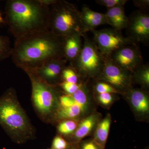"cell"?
Segmentation results:
<instances>
[{
	"label": "cell",
	"instance_id": "cell-23",
	"mask_svg": "<svg viewBox=\"0 0 149 149\" xmlns=\"http://www.w3.org/2000/svg\"><path fill=\"white\" fill-rule=\"evenodd\" d=\"M97 82L94 87L95 91L97 94L101 93H111L117 94L120 93L115 88L108 83L102 81H97Z\"/></svg>",
	"mask_w": 149,
	"mask_h": 149
},
{
	"label": "cell",
	"instance_id": "cell-20",
	"mask_svg": "<svg viewBox=\"0 0 149 149\" xmlns=\"http://www.w3.org/2000/svg\"><path fill=\"white\" fill-rule=\"evenodd\" d=\"M13 47H11L9 38L0 35V62L11 56Z\"/></svg>",
	"mask_w": 149,
	"mask_h": 149
},
{
	"label": "cell",
	"instance_id": "cell-29",
	"mask_svg": "<svg viewBox=\"0 0 149 149\" xmlns=\"http://www.w3.org/2000/svg\"><path fill=\"white\" fill-rule=\"evenodd\" d=\"M78 149H100L99 147L93 141H87L80 145Z\"/></svg>",
	"mask_w": 149,
	"mask_h": 149
},
{
	"label": "cell",
	"instance_id": "cell-21",
	"mask_svg": "<svg viewBox=\"0 0 149 149\" xmlns=\"http://www.w3.org/2000/svg\"><path fill=\"white\" fill-rule=\"evenodd\" d=\"M62 81L73 84L81 83L80 79L74 68L70 65L66 66L63 70L61 74Z\"/></svg>",
	"mask_w": 149,
	"mask_h": 149
},
{
	"label": "cell",
	"instance_id": "cell-24",
	"mask_svg": "<svg viewBox=\"0 0 149 149\" xmlns=\"http://www.w3.org/2000/svg\"><path fill=\"white\" fill-rule=\"evenodd\" d=\"M83 82L79 84H73L62 81L59 84V87L63 90L65 93L68 95H72L80 88L83 84Z\"/></svg>",
	"mask_w": 149,
	"mask_h": 149
},
{
	"label": "cell",
	"instance_id": "cell-19",
	"mask_svg": "<svg viewBox=\"0 0 149 149\" xmlns=\"http://www.w3.org/2000/svg\"><path fill=\"white\" fill-rule=\"evenodd\" d=\"M135 79L144 88H148L149 86V63L141 65L132 73V80Z\"/></svg>",
	"mask_w": 149,
	"mask_h": 149
},
{
	"label": "cell",
	"instance_id": "cell-9",
	"mask_svg": "<svg viewBox=\"0 0 149 149\" xmlns=\"http://www.w3.org/2000/svg\"><path fill=\"white\" fill-rule=\"evenodd\" d=\"M139 43L123 46L114 52L109 58L122 69L133 73L143 63Z\"/></svg>",
	"mask_w": 149,
	"mask_h": 149
},
{
	"label": "cell",
	"instance_id": "cell-11",
	"mask_svg": "<svg viewBox=\"0 0 149 149\" xmlns=\"http://www.w3.org/2000/svg\"><path fill=\"white\" fill-rule=\"evenodd\" d=\"M72 95L71 101L68 104L60 107L57 117L60 119H72L80 117L87 109L88 104V91L83 85Z\"/></svg>",
	"mask_w": 149,
	"mask_h": 149
},
{
	"label": "cell",
	"instance_id": "cell-27",
	"mask_svg": "<svg viewBox=\"0 0 149 149\" xmlns=\"http://www.w3.org/2000/svg\"><path fill=\"white\" fill-rule=\"evenodd\" d=\"M111 93H101L97 94L98 100L104 105L107 106L110 104L113 101V95Z\"/></svg>",
	"mask_w": 149,
	"mask_h": 149
},
{
	"label": "cell",
	"instance_id": "cell-7",
	"mask_svg": "<svg viewBox=\"0 0 149 149\" xmlns=\"http://www.w3.org/2000/svg\"><path fill=\"white\" fill-rule=\"evenodd\" d=\"M91 32L93 33V41L106 58H109L114 52L123 46L137 43L128 37H124L121 31L112 28L94 29Z\"/></svg>",
	"mask_w": 149,
	"mask_h": 149
},
{
	"label": "cell",
	"instance_id": "cell-30",
	"mask_svg": "<svg viewBox=\"0 0 149 149\" xmlns=\"http://www.w3.org/2000/svg\"><path fill=\"white\" fill-rule=\"evenodd\" d=\"M38 1L44 5L50 7L54 4L56 2L57 0H38Z\"/></svg>",
	"mask_w": 149,
	"mask_h": 149
},
{
	"label": "cell",
	"instance_id": "cell-26",
	"mask_svg": "<svg viewBox=\"0 0 149 149\" xmlns=\"http://www.w3.org/2000/svg\"><path fill=\"white\" fill-rule=\"evenodd\" d=\"M70 146L62 137L56 136L54 139L51 149H68Z\"/></svg>",
	"mask_w": 149,
	"mask_h": 149
},
{
	"label": "cell",
	"instance_id": "cell-28",
	"mask_svg": "<svg viewBox=\"0 0 149 149\" xmlns=\"http://www.w3.org/2000/svg\"><path fill=\"white\" fill-rule=\"evenodd\" d=\"M134 6L139 10L148 11L149 8V0H134L133 1Z\"/></svg>",
	"mask_w": 149,
	"mask_h": 149
},
{
	"label": "cell",
	"instance_id": "cell-14",
	"mask_svg": "<svg viewBox=\"0 0 149 149\" xmlns=\"http://www.w3.org/2000/svg\"><path fill=\"white\" fill-rule=\"evenodd\" d=\"M123 93L128 96L135 111L141 115L148 113L149 98L148 94L145 91L130 88Z\"/></svg>",
	"mask_w": 149,
	"mask_h": 149
},
{
	"label": "cell",
	"instance_id": "cell-8",
	"mask_svg": "<svg viewBox=\"0 0 149 149\" xmlns=\"http://www.w3.org/2000/svg\"><path fill=\"white\" fill-rule=\"evenodd\" d=\"M96 79L108 83L120 93H124L131 88L132 74L120 68L110 58H106L102 70Z\"/></svg>",
	"mask_w": 149,
	"mask_h": 149
},
{
	"label": "cell",
	"instance_id": "cell-25",
	"mask_svg": "<svg viewBox=\"0 0 149 149\" xmlns=\"http://www.w3.org/2000/svg\"><path fill=\"white\" fill-rule=\"evenodd\" d=\"M128 1V0H97L95 1L97 3L106 7L109 9L119 6H125Z\"/></svg>",
	"mask_w": 149,
	"mask_h": 149
},
{
	"label": "cell",
	"instance_id": "cell-6",
	"mask_svg": "<svg viewBox=\"0 0 149 149\" xmlns=\"http://www.w3.org/2000/svg\"><path fill=\"white\" fill-rule=\"evenodd\" d=\"M82 50L76 59L70 63L81 78H97L104 65L106 58L101 54L93 40L83 34Z\"/></svg>",
	"mask_w": 149,
	"mask_h": 149
},
{
	"label": "cell",
	"instance_id": "cell-32",
	"mask_svg": "<svg viewBox=\"0 0 149 149\" xmlns=\"http://www.w3.org/2000/svg\"><path fill=\"white\" fill-rule=\"evenodd\" d=\"M68 149H78V148H76V147L73 146H70L69 148H68Z\"/></svg>",
	"mask_w": 149,
	"mask_h": 149
},
{
	"label": "cell",
	"instance_id": "cell-12",
	"mask_svg": "<svg viewBox=\"0 0 149 149\" xmlns=\"http://www.w3.org/2000/svg\"><path fill=\"white\" fill-rule=\"evenodd\" d=\"M67 63L64 58L52 59L37 69L30 70L35 72L48 84L58 85L61 82L62 72Z\"/></svg>",
	"mask_w": 149,
	"mask_h": 149
},
{
	"label": "cell",
	"instance_id": "cell-31",
	"mask_svg": "<svg viewBox=\"0 0 149 149\" xmlns=\"http://www.w3.org/2000/svg\"><path fill=\"white\" fill-rule=\"evenodd\" d=\"M5 22V21L4 19L2 17L1 13L0 12V24H3V23H4Z\"/></svg>",
	"mask_w": 149,
	"mask_h": 149
},
{
	"label": "cell",
	"instance_id": "cell-22",
	"mask_svg": "<svg viewBox=\"0 0 149 149\" xmlns=\"http://www.w3.org/2000/svg\"><path fill=\"white\" fill-rule=\"evenodd\" d=\"M78 124L77 121L74 120H64L59 124L58 130L59 133L62 135H70L74 133L77 129Z\"/></svg>",
	"mask_w": 149,
	"mask_h": 149
},
{
	"label": "cell",
	"instance_id": "cell-13",
	"mask_svg": "<svg viewBox=\"0 0 149 149\" xmlns=\"http://www.w3.org/2000/svg\"><path fill=\"white\" fill-rule=\"evenodd\" d=\"M80 15L84 34L91 32L98 26L107 24L105 13L94 11L86 5L82 7Z\"/></svg>",
	"mask_w": 149,
	"mask_h": 149
},
{
	"label": "cell",
	"instance_id": "cell-10",
	"mask_svg": "<svg viewBox=\"0 0 149 149\" xmlns=\"http://www.w3.org/2000/svg\"><path fill=\"white\" fill-rule=\"evenodd\" d=\"M125 28L127 37L136 42L148 45L149 42V15L148 11H135L128 17Z\"/></svg>",
	"mask_w": 149,
	"mask_h": 149
},
{
	"label": "cell",
	"instance_id": "cell-16",
	"mask_svg": "<svg viewBox=\"0 0 149 149\" xmlns=\"http://www.w3.org/2000/svg\"><path fill=\"white\" fill-rule=\"evenodd\" d=\"M83 35L75 34L64 38V58L69 64L74 61L82 50Z\"/></svg>",
	"mask_w": 149,
	"mask_h": 149
},
{
	"label": "cell",
	"instance_id": "cell-5",
	"mask_svg": "<svg viewBox=\"0 0 149 149\" xmlns=\"http://www.w3.org/2000/svg\"><path fill=\"white\" fill-rule=\"evenodd\" d=\"M49 30L64 39L75 34L83 35L80 11L73 4L57 0L50 7Z\"/></svg>",
	"mask_w": 149,
	"mask_h": 149
},
{
	"label": "cell",
	"instance_id": "cell-17",
	"mask_svg": "<svg viewBox=\"0 0 149 149\" xmlns=\"http://www.w3.org/2000/svg\"><path fill=\"white\" fill-rule=\"evenodd\" d=\"M110 115H107L98 123L95 132L93 141L100 149H105L111 125Z\"/></svg>",
	"mask_w": 149,
	"mask_h": 149
},
{
	"label": "cell",
	"instance_id": "cell-18",
	"mask_svg": "<svg viewBox=\"0 0 149 149\" xmlns=\"http://www.w3.org/2000/svg\"><path fill=\"white\" fill-rule=\"evenodd\" d=\"M97 114H92L84 118L78 124L74 132V143H77L88 136L93 130L98 121Z\"/></svg>",
	"mask_w": 149,
	"mask_h": 149
},
{
	"label": "cell",
	"instance_id": "cell-15",
	"mask_svg": "<svg viewBox=\"0 0 149 149\" xmlns=\"http://www.w3.org/2000/svg\"><path fill=\"white\" fill-rule=\"evenodd\" d=\"M105 15L107 24L110 25L113 29L121 31L127 27L128 19L125 15L124 6L109 9Z\"/></svg>",
	"mask_w": 149,
	"mask_h": 149
},
{
	"label": "cell",
	"instance_id": "cell-2",
	"mask_svg": "<svg viewBox=\"0 0 149 149\" xmlns=\"http://www.w3.org/2000/svg\"><path fill=\"white\" fill-rule=\"evenodd\" d=\"M5 13V21L15 39L49 30L50 7L38 0H8Z\"/></svg>",
	"mask_w": 149,
	"mask_h": 149
},
{
	"label": "cell",
	"instance_id": "cell-1",
	"mask_svg": "<svg viewBox=\"0 0 149 149\" xmlns=\"http://www.w3.org/2000/svg\"><path fill=\"white\" fill-rule=\"evenodd\" d=\"M64 39L49 30L38 31L17 38L12 58L25 72L37 69L52 59L64 58Z\"/></svg>",
	"mask_w": 149,
	"mask_h": 149
},
{
	"label": "cell",
	"instance_id": "cell-4",
	"mask_svg": "<svg viewBox=\"0 0 149 149\" xmlns=\"http://www.w3.org/2000/svg\"><path fill=\"white\" fill-rule=\"evenodd\" d=\"M32 84V100L37 114L45 122H49L56 116L59 109V87L48 84L35 72H25Z\"/></svg>",
	"mask_w": 149,
	"mask_h": 149
},
{
	"label": "cell",
	"instance_id": "cell-3",
	"mask_svg": "<svg viewBox=\"0 0 149 149\" xmlns=\"http://www.w3.org/2000/svg\"><path fill=\"white\" fill-rule=\"evenodd\" d=\"M0 125L17 143H24L35 138L34 127L13 88H9L0 96Z\"/></svg>",
	"mask_w": 149,
	"mask_h": 149
}]
</instances>
